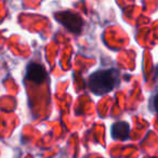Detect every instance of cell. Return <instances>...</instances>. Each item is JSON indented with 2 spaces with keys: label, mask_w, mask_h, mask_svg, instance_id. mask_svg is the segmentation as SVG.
<instances>
[{
  "label": "cell",
  "mask_w": 158,
  "mask_h": 158,
  "mask_svg": "<svg viewBox=\"0 0 158 158\" xmlns=\"http://www.w3.org/2000/svg\"><path fill=\"white\" fill-rule=\"evenodd\" d=\"M55 19L70 33L79 34L82 29V19L78 14L70 11H61L55 14Z\"/></svg>",
  "instance_id": "2"
},
{
  "label": "cell",
  "mask_w": 158,
  "mask_h": 158,
  "mask_svg": "<svg viewBox=\"0 0 158 158\" xmlns=\"http://www.w3.org/2000/svg\"><path fill=\"white\" fill-rule=\"evenodd\" d=\"M152 103H153V107H154V110H155V112L158 114V93L153 98Z\"/></svg>",
  "instance_id": "5"
},
{
  "label": "cell",
  "mask_w": 158,
  "mask_h": 158,
  "mask_svg": "<svg viewBox=\"0 0 158 158\" xmlns=\"http://www.w3.org/2000/svg\"><path fill=\"white\" fill-rule=\"evenodd\" d=\"M120 82V73L116 68L99 69L88 78V88L97 95H104L113 91Z\"/></svg>",
  "instance_id": "1"
},
{
  "label": "cell",
  "mask_w": 158,
  "mask_h": 158,
  "mask_svg": "<svg viewBox=\"0 0 158 158\" xmlns=\"http://www.w3.org/2000/svg\"><path fill=\"white\" fill-rule=\"evenodd\" d=\"M112 138L115 140L126 141L130 135V126L126 121H116L112 125Z\"/></svg>",
  "instance_id": "4"
},
{
  "label": "cell",
  "mask_w": 158,
  "mask_h": 158,
  "mask_svg": "<svg viewBox=\"0 0 158 158\" xmlns=\"http://www.w3.org/2000/svg\"><path fill=\"white\" fill-rule=\"evenodd\" d=\"M26 79L35 85H41L42 82L46 81L47 77V70L44 67L39 63L31 62L27 65L26 67Z\"/></svg>",
  "instance_id": "3"
}]
</instances>
